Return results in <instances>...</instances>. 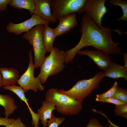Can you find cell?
<instances>
[{
	"label": "cell",
	"mask_w": 127,
	"mask_h": 127,
	"mask_svg": "<svg viewBox=\"0 0 127 127\" xmlns=\"http://www.w3.org/2000/svg\"><path fill=\"white\" fill-rule=\"evenodd\" d=\"M79 30L81 35L78 44L64 52L66 64L73 61L77 52L87 46L102 50L109 55L122 54L120 48L112 39L111 31L113 30L107 28L105 30L100 28L85 14L82 17Z\"/></svg>",
	"instance_id": "obj_1"
},
{
	"label": "cell",
	"mask_w": 127,
	"mask_h": 127,
	"mask_svg": "<svg viewBox=\"0 0 127 127\" xmlns=\"http://www.w3.org/2000/svg\"><path fill=\"white\" fill-rule=\"evenodd\" d=\"M45 100L53 103L57 111L65 115H77L83 108L82 103L59 91L57 88L48 89L46 94Z\"/></svg>",
	"instance_id": "obj_2"
},
{
	"label": "cell",
	"mask_w": 127,
	"mask_h": 127,
	"mask_svg": "<svg viewBox=\"0 0 127 127\" xmlns=\"http://www.w3.org/2000/svg\"><path fill=\"white\" fill-rule=\"evenodd\" d=\"M49 55L45 56L40 67V71L37 76L41 83H45L50 76L61 72L64 67L65 57L64 51L54 47Z\"/></svg>",
	"instance_id": "obj_3"
},
{
	"label": "cell",
	"mask_w": 127,
	"mask_h": 127,
	"mask_svg": "<svg viewBox=\"0 0 127 127\" xmlns=\"http://www.w3.org/2000/svg\"><path fill=\"white\" fill-rule=\"evenodd\" d=\"M104 77L103 72H99L91 78L78 81L71 89L67 90L61 89L58 90V91L82 103L85 98L88 97L94 90L99 87Z\"/></svg>",
	"instance_id": "obj_4"
},
{
	"label": "cell",
	"mask_w": 127,
	"mask_h": 127,
	"mask_svg": "<svg viewBox=\"0 0 127 127\" xmlns=\"http://www.w3.org/2000/svg\"><path fill=\"white\" fill-rule=\"evenodd\" d=\"M45 25H36L28 32H25L23 37L32 45L33 51L35 68L40 67L45 57L46 51L44 45L42 33Z\"/></svg>",
	"instance_id": "obj_5"
},
{
	"label": "cell",
	"mask_w": 127,
	"mask_h": 127,
	"mask_svg": "<svg viewBox=\"0 0 127 127\" xmlns=\"http://www.w3.org/2000/svg\"><path fill=\"white\" fill-rule=\"evenodd\" d=\"M86 0H51V10L57 20L64 16L77 12L81 14Z\"/></svg>",
	"instance_id": "obj_6"
},
{
	"label": "cell",
	"mask_w": 127,
	"mask_h": 127,
	"mask_svg": "<svg viewBox=\"0 0 127 127\" xmlns=\"http://www.w3.org/2000/svg\"><path fill=\"white\" fill-rule=\"evenodd\" d=\"M32 48L30 50L29 53V62L28 68L25 72L20 77L17 83L24 90L25 92L31 90L35 92L38 90L42 91L44 88L41 84L39 78L35 77L34 71L35 68L33 61L32 54Z\"/></svg>",
	"instance_id": "obj_7"
},
{
	"label": "cell",
	"mask_w": 127,
	"mask_h": 127,
	"mask_svg": "<svg viewBox=\"0 0 127 127\" xmlns=\"http://www.w3.org/2000/svg\"><path fill=\"white\" fill-rule=\"evenodd\" d=\"M106 0H86L83 8V13L88 16L100 28L105 30L107 28L102 26V18L107 12L105 5Z\"/></svg>",
	"instance_id": "obj_8"
},
{
	"label": "cell",
	"mask_w": 127,
	"mask_h": 127,
	"mask_svg": "<svg viewBox=\"0 0 127 127\" xmlns=\"http://www.w3.org/2000/svg\"><path fill=\"white\" fill-rule=\"evenodd\" d=\"M49 23L33 14L30 19L21 23L14 24L12 22H9L6 26V30L9 33L18 35L23 32H28L36 25H48Z\"/></svg>",
	"instance_id": "obj_9"
},
{
	"label": "cell",
	"mask_w": 127,
	"mask_h": 127,
	"mask_svg": "<svg viewBox=\"0 0 127 127\" xmlns=\"http://www.w3.org/2000/svg\"><path fill=\"white\" fill-rule=\"evenodd\" d=\"M80 50L76 54L89 57L101 70L106 71L112 62L109 56L103 51L99 49Z\"/></svg>",
	"instance_id": "obj_10"
},
{
	"label": "cell",
	"mask_w": 127,
	"mask_h": 127,
	"mask_svg": "<svg viewBox=\"0 0 127 127\" xmlns=\"http://www.w3.org/2000/svg\"><path fill=\"white\" fill-rule=\"evenodd\" d=\"M34 1L35 8L33 14L49 23L57 21L52 13L51 0H34Z\"/></svg>",
	"instance_id": "obj_11"
},
{
	"label": "cell",
	"mask_w": 127,
	"mask_h": 127,
	"mask_svg": "<svg viewBox=\"0 0 127 127\" xmlns=\"http://www.w3.org/2000/svg\"><path fill=\"white\" fill-rule=\"evenodd\" d=\"M59 20L58 25L54 29L56 36L68 32L75 28L78 24L75 13L63 16Z\"/></svg>",
	"instance_id": "obj_12"
},
{
	"label": "cell",
	"mask_w": 127,
	"mask_h": 127,
	"mask_svg": "<svg viewBox=\"0 0 127 127\" xmlns=\"http://www.w3.org/2000/svg\"><path fill=\"white\" fill-rule=\"evenodd\" d=\"M2 86H12L17 83L20 77L18 70L12 67L0 68Z\"/></svg>",
	"instance_id": "obj_13"
},
{
	"label": "cell",
	"mask_w": 127,
	"mask_h": 127,
	"mask_svg": "<svg viewBox=\"0 0 127 127\" xmlns=\"http://www.w3.org/2000/svg\"><path fill=\"white\" fill-rule=\"evenodd\" d=\"M56 109L55 104L52 102L45 100L43 103L41 107L37 112L44 127L47 126L48 120L52 118V111Z\"/></svg>",
	"instance_id": "obj_14"
},
{
	"label": "cell",
	"mask_w": 127,
	"mask_h": 127,
	"mask_svg": "<svg viewBox=\"0 0 127 127\" xmlns=\"http://www.w3.org/2000/svg\"><path fill=\"white\" fill-rule=\"evenodd\" d=\"M127 71L123 66L112 62L103 73L104 77L114 79L122 78L127 81Z\"/></svg>",
	"instance_id": "obj_15"
},
{
	"label": "cell",
	"mask_w": 127,
	"mask_h": 127,
	"mask_svg": "<svg viewBox=\"0 0 127 127\" xmlns=\"http://www.w3.org/2000/svg\"><path fill=\"white\" fill-rule=\"evenodd\" d=\"M56 37L54 29L50 28L48 25H45L42 37L46 52H50L54 47L53 43Z\"/></svg>",
	"instance_id": "obj_16"
},
{
	"label": "cell",
	"mask_w": 127,
	"mask_h": 127,
	"mask_svg": "<svg viewBox=\"0 0 127 127\" xmlns=\"http://www.w3.org/2000/svg\"><path fill=\"white\" fill-rule=\"evenodd\" d=\"M0 105L4 109V115L8 117L17 109L14 99L7 95L0 94Z\"/></svg>",
	"instance_id": "obj_17"
},
{
	"label": "cell",
	"mask_w": 127,
	"mask_h": 127,
	"mask_svg": "<svg viewBox=\"0 0 127 127\" xmlns=\"http://www.w3.org/2000/svg\"><path fill=\"white\" fill-rule=\"evenodd\" d=\"M9 5L18 9L27 10L32 15L35 8L34 0H12Z\"/></svg>",
	"instance_id": "obj_18"
},
{
	"label": "cell",
	"mask_w": 127,
	"mask_h": 127,
	"mask_svg": "<svg viewBox=\"0 0 127 127\" xmlns=\"http://www.w3.org/2000/svg\"><path fill=\"white\" fill-rule=\"evenodd\" d=\"M3 88L5 90L11 91L15 93L20 100L24 101L26 104L30 113L33 112V111L29 105L28 100L25 95V91L21 87L14 85L12 86H3Z\"/></svg>",
	"instance_id": "obj_19"
},
{
	"label": "cell",
	"mask_w": 127,
	"mask_h": 127,
	"mask_svg": "<svg viewBox=\"0 0 127 127\" xmlns=\"http://www.w3.org/2000/svg\"><path fill=\"white\" fill-rule=\"evenodd\" d=\"M110 3L115 6H119L121 8L123 15L117 20L118 21H127V2L121 0H107Z\"/></svg>",
	"instance_id": "obj_20"
},
{
	"label": "cell",
	"mask_w": 127,
	"mask_h": 127,
	"mask_svg": "<svg viewBox=\"0 0 127 127\" xmlns=\"http://www.w3.org/2000/svg\"><path fill=\"white\" fill-rule=\"evenodd\" d=\"M118 85V83L115 82L112 87L107 91L100 94L96 95L95 100L99 101L101 100L112 97L115 92Z\"/></svg>",
	"instance_id": "obj_21"
},
{
	"label": "cell",
	"mask_w": 127,
	"mask_h": 127,
	"mask_svg": "<svg viewBox=\"0 0 127 127\" xmlns=\"http://www.w3.org/2000/svg\"><path fill=\"white\" fill-rule=\"evenodd\" d=\"M112 97L127 104V91L126 89L118 85L115 92Z\"/></svg>",
	"instance_id": "obj_22"
},
{
	"label": "cell",
	"mask_w": 127,
	"mask_h": 127,
	"mask_svg": "<svg viewBox=\"0 0 127 127\" xmlns=\"http://www.w3.org/2000/svg\"><path fill=\"white\" fill-rule=\"evenodd\" d=\"M114 113L116 116H120L127 119V104L124 103L115 105L114 109Z\"/></svg>",
	"instance_id": "obj_23"
},
{
	"label": "cell",
	"mask_w": 127,
	"mask_h": 127,
	"mask_svg": "<svg viewBox=\"0 0 127 127\" xmlns=\"http://www.w3.org/2000/svg\"><path fill=\"white\" fill-rule=\"evenodd\" d=\"M65 120L64 117H55L52 113L51 118L48 119L47 122L48 127H58Z\"/></svg>",
	"instance_id": "obj_24"
},
{
	"label": "cell",
	"mask_w": 127,
	"mask_h": 127,
	"mask_svg": "<svg viewBox=\"0 0 127 127\" xmlns=\"http://www.w3.org/2000/svg\"><path fill=\"white\" fill-rule=\"evenodd\" d=\"M4 127H26L20 118L15 119L10 124Z\"/></svg>",
	"instance_id": "obj_25"
},
{
	"label": "cell",
	"mask_w": 127,
	"mask_h": 127,
	"mask_svg": "<svg viewBox=\"0 0 127 127\" xmlns=\"http://www.w3.org/2000/svg\"><path fill=\"white\" fill-rule=\"evenodd\" d=\"M99 101L114 104L115 105L125 103L116 99L112 97L101 100Z\"/></svg>",
	"instance_id": "obj_26"
},
{
	"label": "cell",
	"mask_w": 127,
	"mask_h": 127,
	"mask_svg": "<svg viewBox=\"0 0 127 127\" xmlns=\"http://www.w3.org/2000/svg\"><path fill=\"white\" fill-rule=\"evenodd\" d=\"M86 127H105L101 125L96 118H92L89 120Z\"/></svg>",
	"instance_id": "obj_27"
},
{
	"label": "cell",
	"mask_w": 127,
	"mask_h": 127,
	"mask_svg": "<svg viewBox=\"0 0 127 127\" xmlns=\"http://www.w3.org/2000/svg\"><path fill=\"white\" fill-rule=\"evenodd\" d=\"M12 0H0V12L6 10L8 6L11 3Z\"/></svg>",
	"instance_id": "obj_28"
},
{
	"label": "cell",
	"mask_w": 127,
	"mask_h": 127,
	"mask_svg": "<svg viewBox=\"0 0 127 127\" xmlns=\"http://www.w3.org/2000/svg\"><path fill=\"white\" fill-rule=\"evenodd\" d=\"M15 119L14 118H9L5 117H0V126H5L10 124Z\"/></svg>",
	"instance_id": "obj_29"
},
{
	"label": "cell",
	"mask_w": 127,
	"mask_h": 127,
	"mask_svg": "<svg viewBox=\"0 0 127 127\" xmlns=\"http://www.w3.org/2000/svg\"><path fill=\"white\" fill-rule=\"evenodd\" d=\"M99 113H100L99 112ZM101 114H102L103 115L105 116L106 118H107V119L108 121L107 122L109 123V124L108 125V126L109 127H119L117 125L113 124V123H112L109 119H108V118L106 117V116L104 115L103 114L101 113H100Z\"/></svg>",
	"instance_id": "obj_30"
},
{
	"label": "cell",
	"mask_w": 127,
	"mask_h": 127,
	"mask_svg": "<svg viewBox=\"0 0 127 127\" xmlns=\"http://www.w3.org/2000/svg\"><path fill=\"white\" fill-rule=\"evenodd\" d=\"M124 64L123 66L125 69L127 70V54L124 53Z\"/></svg>",
	"instance_id": "obj_31"
},
{
	"label": "cell",
	"mask_w": 127,
	"mask_h": 127,
	"mask_svg": "<svg viewBox=\"0 0 127 127\" xmlns=\"http://www.w3.org/2000/svg\"><path fill=\"white\" fill-rule=\"evenodd\" d=\"M2 86H3L2 85V77L0 71V88L2 87Z\"/></svg>",
	"instance_id": "obj_32"
}]
</instances>
